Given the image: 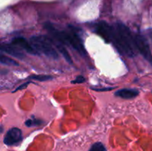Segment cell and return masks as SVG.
I'll return each instance as SVG.
<instances>
[{
  "label": "cell",
  "mask_w": 152,
  "mask_h": 151,
  "mask_svg": "<svg viewBox=\"0 0 152 151\" xmlns=\"http://www.w3.org/2000/svg\"><path fill=\"white\" fill-rule=\"evenodd\" d=\"M42 124V121L39 119H37L35 117H33L32 118H29L25 121V125L27 127H34V126L41 125Z\"/></svg>",
  "instance_id": "7c38bea8"
},
{
  "label": "cell",
  "mask_w": 152,
  "mask_h": 151,
  "mask_svg": "<svg viewBox=\"0 0 152 151\" xmlns=\"http://www.w3.org/2000/svg\"><path fill=\"white\" fill-rule=\"evenodd\" d=\"M28 84H29V82H27V83H25V84H22V85H20V86H19V87H17V88H16V90H15L14 91H13V92H16V91H17V90H21V89L25 88V87H27V85H28Z\"/></svg>",
  "instance_id": "2e32d148"
},
{
  "label": "cell",
  "mask_w": 152,
  "mask_h": 151,
  "mask_svg": "<svg viewBox=\"0 0 152 151\" xmlns=\"http://www.w3.org/2000/svg\"><path fill=\"white\" fill-rule=\"evenodd\" d=\"M22 139V134L20 129L17 127H13V128L10 129L6 133L4 137V143L6 145L10 146V145H14L20 142Z\"/></svg>",
  "instance_id": "8992f818"
},
{
  "label": "cell",
  "mask_w": 152,
  "mask_h": 151,
  "mask_svg": "<svg viewBox=\"0 0 152 151\" xmlns=\"http://www.w3.org/2000/svg\"><path fill=\"white\" fill-rule=\"evenodd\" d=\"M57 41V42H54V41H53V44H54V45L56 46V48L59 50V51L60 52L61 54L64 56V58L65 59V60H66L68 63L72 64L73 62H72V59H71V56H70V54L68 53V52L67 51L66 48H65V47L63 46L64 44H62V43H60L59 41Z\"/></svg>",
  "instance_id": "30bf717a"
},
{
  "label": "cell",
  "mask_w": 152,
  "mask_h": 151,
  "mask_svg": "<svg viewBox=\"0 0 152 151\" xmlns=\"http://www.w3.org/2000/svg\"><path fill=\"white\" fill-rule=\"evenodd\" d=\"M1 50L2 52H5L10 56L16 57L17 59H22L25 57V55L18 48L17 46L14 45L12 43L10 44H2L1 47Z\"/></svg>",
  "instance_id": "ba28073f"
},
{
  "label": "cell",
  "mask_w": 152,
  "mask_h": 151,
  "mask_svg": "<svg viewBox=\"0 0 152 151\" xmlns=\"http://www.w3.org/2000/svg\"><path fill=\"white\" fill-rule=\"evenodd\" d=\"M84 81H86L85 77H83V76H78L75 79L71 81V83H73V84H77V83H83Z\"/></svg>",
  "instance_id": "9a60e30c"
},
{
  "label": "cell",
  "mask_w": 152,
  "mask_h": 151,
  "mask_svg": "<svg viewBox=\"0 0 152 151\" xmlns=\"http://www.w3.org/2000/svg\"><path fill=\"white\" fill-rule=\"evenodd\" d=\"M113 42L129 57H134L137 53L134 36L132 34L130 29L123 24H116L113 27Z\"/></svg>",
  "instance_id": "6da1fadb"
},
{
  "label": "cell",
  "mask_w": 152,
  "mask_h": 151,
  "mask_svg": "<svg viewBox=\"0 0 152 151\" xmlns=\"http://www.w3.org/2000/svg\"><path fill=\"white\" fill-rule=\"evenodd\" d=\"M30 42L34 49L52 59H58L59 54L54 47L53 39L43 35L34 36L30 38Z\"/></svg>",
  "instance_id": "3957f363"
},
{
  "label": "cell",
  "mask_w": 152,
  "mask_h": 151,
  "mask_svg": "<svg viewBox=\"0 0 152 151\" xmlns=\"http://www.w3.org/2000/svg\"><path fill=\"white\" fill-rule=\"evenodd\" d=\"M95 32L105 39L106 42L113 41V27L108 25L107 22H99L95 25Z\"/></svg>",
  "instance_id": "5b68a950"
},
{
  "label": "cell",
  "mask_w": 152,
  "mask_h": 151,
  "mask_svg": "<svg viewBox=\"0 0 152 151\" xmlns=\"http://www.w3.org/2000/svg\"><path fill=\"white\" fill-rule=\"evenodd\" d=\"M45 26L46 29L51 33L53 38L56 39V41H59L65 45L71 46L82 56H86L87 53H86L84 45H83L82 38H80L79 34L76 31H74V28L71 29V26H70L71 28L70 30L65 31L56 30L50 23H47Z\"/></svg>",
  "instance_id": "7a4b0ae2"
},
{
  "label": "cell",
  "mask_w": 152,
  "mask_h": 151,
  "mask_svg": "<svg viewBox=\"0 0 152 151\" xmlns=\"http://www.w3.org/2000/svg\"><path fill=\"white\" fill-rule=\"evenodd\" d=\"M11 43L13 44H14V45L17 46L19 48L25 50L27 53H30V54L34 55V56H38V55H39V53L37 52V50L33 47L31 42H29L28 40L25 39L24 37H16V38L12 39Z\"/></svg>",
  "instance_id": "52a82bcc"
},
{
  "label": "cell",
  "mask_w": 152,
  "mask_h": 151,
  "mask_svg": "<svg viewBox=\"0 0 152 151\" xmlns=\"http://www.w3.org/2000/svg\"><path fill=\"white\" fill-rule=\"evenodd\" d=\"M138 94H139V91H138L137 89L129 88L121 89V90H117L115 93V96L126 99H134V98L136 97L137 96H138Z\"/></svg>",
  "instance_id": "9c48e42d"
},
{
  "label": "cell",
  "mask_w": 152,
  "mask_h": 151,
  "mask_svg": "<svg viewBox=\"0 0 152 151\" xmlns=\"http://www.w3.org/2000/svg\"><path fill=\"white\" fill-rule=\"evenodd\" d=\"M30 79H34L37 80V81H48V80H50L53 78V77L51 76L48 75H34L30 76Z\"/></svg>",
  "instance_id": "4fadbf2b"
},
{
  "label": "cell",
  "mask_w": 152,
  "mask_h": 151,
  "mask_svg": "<svg viewBox=\"0 0 152 151\" xmlns=\"http://www.w3.org/2000/svg\"><path fill=\"white\" fill-rule=\"evenodd\" d=\"M0 62L2 65H13V66H18L19 64L18 62H16V61L13 60V59H10V58L7 57V56H4V55H1V59H0Z\"/></svg>",
  "instance_id": "8fae6325"
},
{
  "label": "cell",
  "mask_w": 152,
  "mask_h": 151,
  "mask_svg": "<svg viewBox=\"0 0 152 151\" xmlns=\"http://www.w3.org/2000/svg\"><path fill=\"white\" fill-rule=\"evenodd\" d=\"M134 38L137 50L152 66V53L147 39L143 36L140 34H136Z\"/></svg>",
  "instance_id": "277c9868"
},
{
  "label": "cell",
  "mask_w": 152,
  "mask_h": 151,
  "mask_svg": "<svg viewBox=\"0 0 152 151\" xmlns=\"http://www.w3.org/2000/svg\"><path fill=\"white\" fill-rule=\"evenodd\" d=\"M88 151H106V148L104 146L103 144L101 142H96L94 144Z\"/></svg>",
  "instance_id": "5bb4252c"
}]
</instances>
